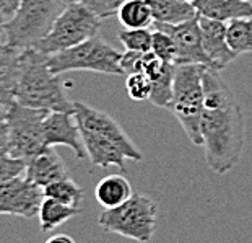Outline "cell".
Segmentation results:
<instances>
[{
	"mask_svg": "<svg viewBox=\"0 0 252 243\" xmlns=\"http://www.w3.org/2000/svg\"><path fill=\"white\" fill-rule=\"evenodd\" d=\"M47 113L49 111L20 103L10 108L5 116L10 134V155L30 162L47 149L44 142V120Z\"/></svg>",
	"mask_w": 252,
	"mask_h": 243,
	"instance_id": "obj_9",
	"label": "cell"
},
{
	"mask_svg": "<svg viewBox=\"0 0 252 243\" xmlns=\"http://www.w3.org/2000/svg\"><path fill=\"white\" fill-rule=\"evenodd\" d=\"M73 113L78 121L88 160L93 166H117L126 173L127 160H143L142 150L132 142L121 124L108 113L96 110L83 101H75Z\"/></svg>",
	"mask_w": 252,
	"mask_h": 243,
	"instance_id": "obj_2",
	"label": "cell"
},
{
	"mask_svg": "<svg viewBox=\"0 0 252 243\" xmlns=\"http://www.w3.org/2000/svg\"><path fill=\"white\" fill-rule=\"evenodd\" d=\"M152 8L153 21L161 25H179L197 17V10L184 0H147Z\"/></svg>",
	"mask_w": 252,
	"mask_h": 243,
	"instance_id": "obj_19",
	"label": "cell"
},
{
	"mask_svg": "<svg viewBox=\"0 0 252 243\" xmlns=\"http://www.w3.org/2000/svg\"><path fill=\"white\" fill-rule=\"evenodd\" d=\"M198 25L202 31L203 49L212 64V69L223 70L238 57V54L231 49L228 42V25L200 15H198Z\"/></svg>",
	"mask_w": 252,
	"mask_h": 243,
	"instance_id": "obj_13",
	"label": "cell"
},
{
	"mask_svg": "<svg viewBox=\"0 0 252 243\" xmlns=\"http://www.w3.org/2000/svg\"><path fill=\"white\" fill-rule=\"evenodd\" d=\"M42 191H44V198L57 199V201L73 207H80V204L85 199L83 188L75 180H72V176L63 178V180H59L56 183H51Z\"/></svg>",
	"mask_w": 252,
	"mask_h": 243,
	"instance_id": "obj_22",
	"label": "cell"
},
{
	"mask_svg": "<svg viewBox=\"0 0 252 243\" xmlns=\"http://www.w3.org/2000/svg\"><path fill=\"white\" fill-rule=\"evenodd\" d=\"M119 41L126 47V51L150 52L153 42V31H150L148 28H124L119 31Z\"/></svg>",
	"mask_w": 252,
	"mask_h": 243,
	"instance_id": "obj_24",
	"label": "cell"
},
{
	"mask_svg": "<svg viewBox=\"0 0 252 243\" xmlns=\"http://www.w3.org/2000/svg\"><path fill=\"white\" fill-rule=\"evenodd\" d=\"M12 18L5 8L3 0H0V42H3V33H5V25L8 23V20Z\"/></svg>",
	"mask_w": 252,
	"mask_h": 243,
	"instance_id": "obj_31",
	"label": "cell"
},
{
	"mask_svg": "<svg viewBox=\"0 0 252 243\" xmlns=\"http://www.w3.org/2000/svg\"><path fill=\"white\" fill-rule=\"evenodd\" d=\"M67 7L65 0H21L5 25L3 42L17 49L37 44Z\"/></svg>",
	"mask_w": 252,
	"mask_h": 243,
	"instance_id": "obj_5",
	"label": "cell"
},
{
	"mask_svg": "<svg viewBox=\"0 0 252 243\" xmlns=\"http://www.w3.org/2000/svg\"><path fill=\"white\" fill-rule=\"evenodd\" d=\"M127 93L133 101H148L152 96V80L148 79L147 74L137 72L127 75L126 80Z\"/></svg>",
	"mask_w": 252,
	"mask_h": 243,
	"instance_id": "obj_25",
	"label": "cell"
},
{
	"mask_svg": "<svg viewBox=\"0 0 252 243\" xmlns=\"http://www.w3.org/2000/svg\"><path fill=\"white\" fill-rule=\"evenodd\" d=\"M70 173L67 170L65 162L52 147H47L41 154L26 162L25 178L44 190L51 183H56L63 178H68Z\"/></svg>",
	"mask_w": 252,
	"mask_h": 243,
	"instance_id": "obj_15",
	"label": "cell"
},
{
	"mask_svg": "<svg viewBox=\"0 0 252 243\" xmlns=\"http://www.w3.org/2000/svg\"><path fill=\"white\" fill-rule=\"evenodd\" d=\"M145 56H147V52H135V51L122 52V56H121V69H122V72H124V75L142 72L143 62H145Z\"/></svg>",
	"mask_w": 252,
	"mask_h": 243,
	"instance_id": "obj_29",
	"label": "cell"
},
{
	"mask_svg": "<svg viewBox=\"0 0 252 243\" xmlns=\"http://www.w3.org/2000/svg\"><path fill=\"white\" fill-rule=\"evenodd\" d=\"M152 52L158 59H161L163 62L176 64V46L174 41L168 33H164L161 30L155 28L153 31V42H152Z\"/></svg>",
	"mask_w": 252,
	"mask_h": 243,
	"instance_id": "obj_26",
	"label": "cell"
},
{
	"mask_svg": "<svg viewBox=\"0 0 252 243\" xmlns=\"http://www.w3.org/2000/svg\"><path fill=\"white\" fill-rule=\"evenodd\" d=\"M21 0H3V3H5V8H7V12L8 15L12 17V15L15 13V10L18 8V5H20Z\"/></svg>",
	"mask_w": 252,
	"mask_h": 243,
	"instance_id": "obj_33",
	"label": "cell"
},
{
	"mask_svg": "<svg viewBox=\"0 0 252 243\" xmlns=\"http://www.w3.org/2000/svg\"><path fill=\"white\" fill-rule=\"evenodd\" d=\"M80 212H82L80 207L68 206V204H63L52 198H44L39 209V215H37L39 229L42 232H51L68 222L70 219L77 217Z\"/></svg>",
	"mask_w": 252,
	"mask_h": 243,
	"instance_id": "obj_20",
	"label": "cell"
},
{
	"mask_svg": "<svg viewBox=\"0 0 252 243\" xmlns=\"http://www.w3.org/2000/svg\"><path fill=\"white\" fill-rule=\"evenodd\" d=\"M94 196L104 209L117 207L133 196L130 181L124 175H108L94 188Z\"/></svg>",
	"mask_w": 252,
	"mask_h": 243,
	"instance_id": "obj_18",
	"label": "cell"
},
{
	"mask_svg": "<svg viewBox=\"0 0 252 243\" xmlns=\"http://www.w3.org/2000/svg\"><path fill=\"white\" fill-rule=\"evenodd\" d=\"M44 142L46 147L65 145V147H70L73 150L77 159L80 160L88 159L75 113H67V111L47 113L44 120Z\"/></svg>",
	"mask_w": 252,
	"mask_h": 243,
	"instance_id": "obj_12",
	"label": "cell"
},
{
	"mask_svg": "<svg viewBox=\"0 0 252 243\" xmlns=\"http://www.w3.org/2000/svg\"><path fill=\"white\" fill-rule=\"evenodd\" d=\"M26 162L21 159H15L12 155L0 157V185L7 183L13 178L25 175Z\"/></svg>",
	"mask_w": 252,
	"mask_h": 243,
	"instance_id": "obj_27",
	"label": "cell"
},
{
	"mask_svg": "<svg viewBox=\"0 0 252 243\" xmlns=\"http://www.w3.org/2000/svg\"><path fill=\"white\" fill-rule=\"evenodd\" d=\"M184 2H190V3H192V2H194V0H184Z\"/></svg>",
	"mask_w": 252,
	"mask_h": 243,
	"instance_id": "obj_34",
	"label": "cell"
},
{
	"mask_svg": "<svg viewBox=\"0 0 252 243\" xmlns=\"http://www.w3.org/2000/svg\"><path fill=\"white\" fill-rule=\"evenodd\" d=\"M101 20L93 10L80 2H68L42 40L33 47L46 56L65 51L80 42L98 36Z\"/></svg>",
	"mask_w": 252,
	"mask_h": 243,
	"instance_id": "obj_7",
	"label": "cell"
},
{
	"mask_svg": "<svg viewBox=\"0 0 252 243\" xmlns=\"http://www.w3.org/2000/svg\"><path fill=\"white\" fill-rule=\"evenodd\" d=\"M21 49L0 42V118L17 103V83Z\"/></svg>",
	"mask_w": 252,
	"mask_h": 243,
	"instance_id": "obj_14",
	"label": "cell"
},
{
	"mask_svg": "<svg viewBox=\"0 0 252 243\" xmlns=\"http://www.w3.org/2000/svg\"><path fill=\"white\" fill-rule=\"evenodd\" d=\"M49 56L34 47L21 49L17 83V103L46 111L73 113V103L67 95V82H62L49 69Z\"/></svg>",
	"mask_w": 252,
	"mask_h": 243,
	"instance_id": "obj_3",
	"label": "cell"
},
{
	"mask_svg": "<svg viewBox=\"0 0 252 243\" xmlns=\"http://www.w3.org/2000/svg\"><path fill=\"white\" fill-rule=\"evenodd\" d=\"M155 28L168 33L174 41L176 46V64L174 66H182V64H198L212 69V64L208 61L205 49L202 42V31L198 25V15L195 18L179 25H161L153 23Z\"/></svg>",
	"mask_w": 252,
	"mask_h": 243,
	"instance_id": "obj_11",
	"label": "cell"
},
{
	"mask_svg": "<svg viewBox=\"0 0 252 243\" xmlns=\"http://www.w3.org/2000/svg\"><path fill=\"white\" fill-rule=\"evenodd\" d=\"M143 74L148 75L152 80V96L150 103L158 108H168L173 98V80H174V66L173 64L163 62L150 51L145 56Z\"/></svg>",
	"mask_w": 252,
	"mask_h": 243,
	"instance_id": "obj_16",
	"label": "cell"
},
{
	"mask_svg": "<svg viewBox=\"0 0 252 243\" xmlns=\"http://www.w3.org/2000/svg\"><path fill=\"white\" fill-rule=\"evenodd\" d=\"M200 136L210 170L226 175L239 163L246 140L243 110L220 70L208 67L203 72Z\"/></svg>",
	"mask_w": 252,
	"mask_h": 243,
	"instance_id": "obj_1",
	"label": "cell"
},
{
	"mask_svg": "<svg viewBox=\"0 0 252 243\" xmlns=\"http://www.w3.org/2000/svg\"><path fill=\"white\" fill-rule=\"evenodd\" d=\"M249 2H252V0H249Z\"/></svg>",
	"mask_w": 252,
	"mask_h": 243,
	"instance_id": "obj_35",
	"label": "cell"
},
{
	"mask_svg": "<svg viewBox=\"0 0 252 243\" xmlns=\"http://www.w3.org/2000/svg\"><path fill=\"white\" fill-rule=\"evenodd\" d=\"M158 204L145 194H133L124 204L104 209L98 225L108 234H116L138 243H150L157 230Z\"/></svg>",
	"mask_w": 252,
	"mask_h": 243,
	"instance_id": "obj_6",
	"label": "cell"
},
{
	"mask_svg": "<svg viewBox=\"0 0 252 243\" xmlns=\"http://www.w3.org/2000/svg\"><path fill=\"white\" fill-rule=\"evenodd\" d=\"M192 5L200 17L223 23L239 18H252V2L249 0H194Z\"/></svg>",
	"mask_w": 252,
	"mask_h": 243,
	"instance_id": "obj_17",
	"label": "cell"
},
{
	"mask_svg": "<svg viewBox=\"0 0 252 243\" xmlns=\"http://www.w3.org/2000/svg\"><path fill=\"white\" fill-rule=\"evenodd\" d=\"M10 155V134L5 118H0V157Z\"/></svg>",
	"mask_w": 252,
	"mask_h": 243,
	"instance_id": "obj_30",
	"label": "cell"
},
{
	"mask_svg": "<svg viewBox=\"0 0 252 243\" xmlns=\"http://www.w3.org/2000/svg\"><path fill=\"white\" fill-rule=\"evenodd\" d=\"M117 18L124 28L137 30V28H148L153 25L152 8L147 0H126L117 10Z\"/></svg>",
	"mask_w": 252,
	"mask_h": 243,
	"instance_id": "obj_21",
	"label": "cell"
},
{
	"mask_svg": "<svg viewBox=\"0 0 252 243\" xmlns=\"http://www.w3.org/2000/svg\"><path fill=\"white\" fill-rule=\"evenodd\" d=\"M46 243H77L70 235H65V234H57V235H52L51 239H47Z\"/></svg>",
	"mask_w": 252,
	"mask_h": 243,
	"instance_id": "obj_32",
	"label": "cell"
},
{
	"mask_svg": "<svg viewBox=\"0 0 252 243\" xmlns=\"http://www.w3.org/2000/svg\"><path fill=\"white\" fill-rule=\"evenodd\" d=\"M228 42L238 56L252 52V18H239L229 21Z\"/></svg>",
	"mask_w": 252,
	"mask_h": 243,
	"instance_id": "obj_23",
	"label": "cell"
},
{
	"mask_svg": "<svg viewBox=\"0 0 252 243\" xmlns=\"http://www.w3.org/2000/svg\"><path fill=\"white\" fill-rule=\"evenodd\" d=\"M121 56L116 47L106 42L103 38L94 36L65 51L49 56L47 64L56 75L77 70H88L103 75H124L121 69Z\"/></svg>",
	"mask_w": 252,
	"mask_h": 243,
	"instance_id": "obj_8",
	"label": "cell"
},
{
	"mask_svg": "<svg viewBox=\"0 0 252 243\" xmlns=\"http://www.w3.org/2000/svg\"><path fill=\"white\" fill-rule=\"evenodd\" d=\"M205 66L182 64L174 66L173 98L169 110L194 145H202L200 121L203 113V72Z\"/></svg>",
	"mask_w": 252,
	"mask_h": 243,
	"instance_id": "obj_4",
	"label": "cell"
},
{
	"mask_svg": "<svg viewBox=\"0 0 252 243\" xmlns=\"http://www.w3.org/2000/svg\"><path fill=\"white\" fill-rule=\"evenodd\" d=\"M65 2H80L83 5H87L88 8H91L93 12L98 15L99 18H109L112 15L117 13V10L126 0H65Z\"/></svg>",
	"mask_w": 252,
	"mask_h": 243,
	"instance_id": "obj_28",
	"label": "cell"
},
{
	"mask_svg": "<svg viewBox=\"0 0 252 243\" xmlns=\"http://www.w3.org/2000/svg\"><path fill=\"white\" fill-rule=\"evenodd\" d=\"M42 199V188L36 186L25 176H17L0 185V215H15L33 220L39 215Z\"/></svg>",
	"mask_w": 252,
	"mask_h": 243,
	"instance_id": "obj_10",
	"label": "cell"
}]
</instances>
